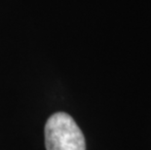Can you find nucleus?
Returning <instances> with one entry per match:
<instances>
[{"label":"nucleus","instance_id":"f257e3e1","mask_svg":"<svg viewBox=\"0 0 151 150\" xmlns=\"http://www.w3.org/2000/svg\"><path fill=\"white\" fill-rule=\"evenodd\" d=\"M47 150H86L85 138L73 118L65 112L55 113L45 125Z\"/></svg>","mask_w":151,"mask_h":150}]
</instances>
